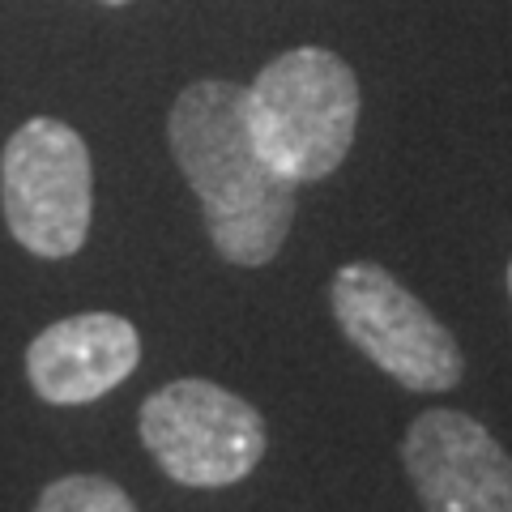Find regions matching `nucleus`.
Masks as SVG:
<instances>
[{
  "label": "nucleus",
  "mask_w": 512,
  "mask_h": 512,
  "mask_svg": "<svg viewBox=\"0 0 512 512\" xmlns=\"http://www.w3.org/2000/svg\"><path fill=\"white\" fill-rule=\"evenodd\" d=\"M171 158L201 201L205 231L231 265H265L291 235L295 184L261 158L248 128V90L192 82L167 116Z\"/></svg>",
  "instance_id": "obj_1"
},
{
  "label": "nucleus",
  "mask_w": 512,
  "mask_h": 512,
  "mask_svg": "<svg viewBox=\"0 0 512 512\" xmlns=\"http://www.w3.org/2000/svg\"><path fill=\"white\" fill-rule=\"evenodd\" d=\"M359 124V82L329 47H295L248 86V128L282 180L312 184L342 167Z\"/></svg>",
  "instance_id": "obj_2"
},
{
  "label": "nucleus",
  "mask_w": 512,
  "mask_h": 512,
  "mask_svg": "<svg viewBox=\"0 0 512 512\" xmlns=\"http://www.w3.org/2000/svg\"><path fill=\"white\" fill-rule=\"evenodd\" d=\"M0 201L26 252L60 261L82 248L94 210V171L77 128L52 116L26 120L0 154Z\"/></svg>",
  "instance_id": "obj_3"
},
{
  "label": "nucleus",
  "mask_w": 512,
  "mask_h": 512,
  "mask_svg": "<svg viewBox=\"0 0 512 512\" xmlns=\"http://www.w3.org/2000/svg\"><path fill=\"white\" fill-rule=\"evenodd\" d=\"M141 440L180 487H231L265 457V419L214 380H171L141 406Z\"/></svg>",
  "instance_id": "obj_4"
},
{
  "label": "nucleus",
  "mask_w": 512,
  "mask_h": 512,
  "mask_svg": "<svg viewBox=\"0 0 512 512\" xmlns=\"http://www.w3.org/2000/svg\"><path fill=\"white\" fill-rule=\"evenodd\" d=\"M329 299L346 338L402 389L444 393L461 380V350L453 333L389 269L346 265L333 274Z\"/></svg>",
  "instance_id": "obj_5"
},
{
  "label": "nucleus",
  "mask_w": 512,
  "mask_h": 512,
  "mask_svg": "<svg viewBox=\"0 0 512 512\" xmlns=\"http://www.w3.org/2000/svg\"><path fill=\"white\" fill-rule=\"evenodd\" d=\"M402 461L427 512H512V457L461 410H423Z\"/></svg>",
  "instance_id": "obj_6"
},
{
  "label": "nucleus",
  "mask_w": 512,
  "mask_h": 512,
  "mask_svg": "<svg viewBox=\"0 0 512 512\" xmlns=\"http://www.w3.org/2000/svg\"><path fill=\"white\" fill-rule=\"evenodd\" d=\"M141 359V333L116 312H82L47 325L26 350V376L52 406L111 393Z\"/></svg>",
  "instance_id": "obj_7"
},
{
  "label": "nucleus",
  "mask_w": 512,
  "mask_h": 512,
  "mask_svg": "<svg viewBox=\"0 0 512 512\" xmlns=\"http://www.w3.org/2000/svg\"><path fill=\"white\" fill-rule=\"evenodd\" d=\"M35 512H137V504L103 474H69L43 487Z\"/></svg>",
  "instance_id": "obj_8"
},
{
  "label": "nucleus",
  "mask_w": 512,
  "mask_h": 512,
  "mask_svg": "<svg viewBox=\"0 0 512 512\" xmlns=\"http://www.w3.org/2000/svg\"><path fill=\"white\" fill-rule=\"evenodd\" d=\"M103 5H128V0H103Z\"/></svg>",
  "instance_id": "obj_9"
},
{
  "label": "nucleus",
  "mask_w": 512,
  "mask_h": 512,
  "mask_svg": "<svg viewBox=\"0 0 512 512\" xmlns=\"http://www.w3.org/2000/svg\"><path fill=\"white\" fill-rule=\"evenodd\" d=\"M508 286H512V269H508Z\"/></svg>",
  "instance_id": "obj_10"
}]
</instances>
